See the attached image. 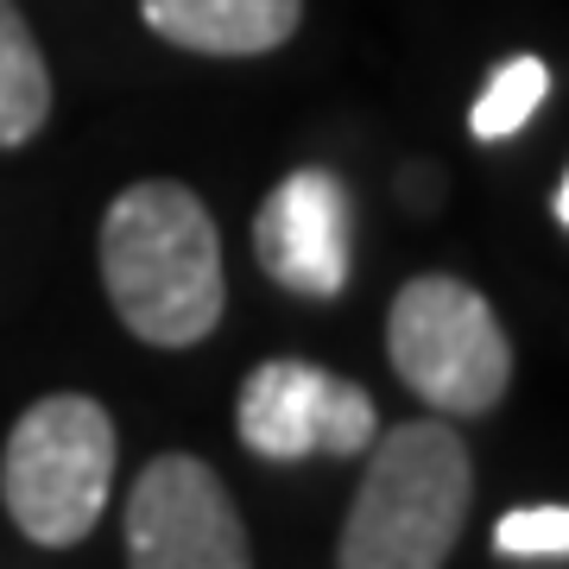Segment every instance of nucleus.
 <instances>
[{"instance_id": "obj_3", "label": "nucleus", "mask_w": 569, "mask_h": 569, "mask_svg": "<svg viewBox=\"0 0 569 569\" xmlns=\"http://www.w3.org/2000/svg\"><path fill=\"white\" fill-rule=\"evenodd\" d=\"M114 418L82 392H51L20 411L0 456V500L44 550L82 545L114 488Z\"/></svg>"}, {"instance_id": "obj_7", "label": "nucleus", "mask_w": 569, "mask_h": 569, "mask_svg": "<svg viewBox=\"0 0 569 569\" xmlns=\"http://www.w3.org/2000/svg\"><path fill=\"white\" fill-rule=\"evenodd\" d=\"M348 190L336 171L323 164H305L291 178L272 183V197L260 203V222H253V247H260L266 279L298 291V298H342L348 284Z\"/></svg>"}, {"instance_id": "obj_5", "label": "nucleus", "mask_w": 569, "mask_h": 569, "mask_svg": "<svg viewBox=\"0 0 569 569\" xmlns=\"http://www.w3.org/2000/svg\"><path fill=\"white\" fill-rule=\"evenodd\" d=\"M127 569H253L222 475L197 456H152L127 493Z\"/></svg>"}, {"instance_id": "obj_4", "label": "nucleus", "mask_w": 569, "mask_h": 569, "mask_svg": "<svg viewBox=\"0 0 569 569\" xmlns=\"http://www.w3.org/2000/svg\"><path fill=\"white\" fill-rule=\"evenodd\" d=\"M387 355L399 380L443 418L493 411L512 380V348L493 305L449 272H425L392 298Z\"/></svg>"}, {"instance_id": "obj_9", "label": "nucleus", "mask_w": 569, "mask_h": 569, "mask_svg": "<svg viewBox=\"0 0 569 569\" xmlns=\"http://www.w3.org/2000/svg\"><path fill=\"white\" fill-rule=\"evenodd\" d=\"M51 121V70L32 39V26L20 20L13 0H0V152L39 140V127Z\"/></svg>"}, {"instance_id": "obj_2", "label": "nucleus", "mask_w": 569, "mask_h": 569, "mask_svg": "<svg viewBox=\"0 0 569 569\" xmlns=\"http://www.w3.org/2000/svg\"><path fill=\"white\" fill-rule=\"evenodd\" d=\"M373 462L348 507L336 569H443L475 500L468 443L443 418L373 437Z\"/></svg>"}, {"instance_id": "obj_6", "label": "nucleus", "mask_w": 569, "mask_h": 569, "mask_svg": "<svg viewBox=\"0 0 569 569\" xmlns=\"http://www.w3.org/2000/svg\"><path fill=\"white\" fill-rule=\"evenodd\" d=\"M234 430L260 462L305 456H361L380 437V411L367 387L310 361H260L234 399Z\"/></svg>"}, {"instance_id": "obj_10", "label": "nucleus", "mask_w": 569, "mask_h": 569, "mask_svg": "<svg viewBox=\"0 0 569 569\" xmlns=\"http://www.w3.org/2000/svg\"><path fill=\"white\" fill-rule=\"evenodd\" d=\"M545 96H550L545 58H507L488 82H481L475 108H468V133H475V140H512V133L531 127V114L545 108Z\"/></svg>"}, {"instance_id": "obj_8", "label": "nucleus", "mask_w": 569, "mask_h": 569, "mask_svg": "<svg viewBox=\"0 0 569 569\" xmlns=\"http://www.w3.org/2000/svg\"><path fill=\"white\" fill-rule=\"evenodd\" d=\"M140 20L178 51L266 58L298 32L305 0H140Z\"/></svg>"}, {"instance_id": "obj_12", "label": "nucleus", "mask_w": 569, "mask_h": 569, "mask_svg": "<svg viewBox=\"0 0 569 569\" xmlns=\"http://www.w3.org/2000/svg\"><path fill=\"white\" fill-rule=\"evenodd\" d=\"M550 216H557V228L569 222V178H557V190H550Z\"/></svg>"}, {"instance_id": "obj_1", "label": "nucleus", "mask_w": 569, "mask_h": 569, "mask_svg": "<svg viewBox=\"0 0 569 569\" xmlns=\"http://www.w3.org/2000/svg\"><path fill=\"white\" fill-rule=\"evenodd\" d=\"M102 284L140 342L197 348L222 323V234L183 183H133L102 216Z\"/></svg>"}, {"instance_id": "obj_11", "label": "nucleus", "mask_w": 569, "mask_h": 569, "mask_svg": "<svg viewBox=\"0 0 569 569\" xmlns=\"http://www.w3.org/2000/svg\"><path fill=\"white\" fill-rule=\"evenodd\" d=\"M500 557H563L569 550V512L563 507H512L493 526Z\"/></svg>"}]
</instances>
